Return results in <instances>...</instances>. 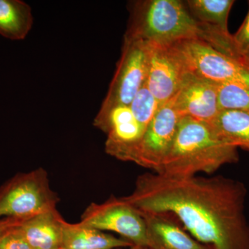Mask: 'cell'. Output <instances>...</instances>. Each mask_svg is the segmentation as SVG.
Listing matches in <instances>:
<instances>
[{
    "mask_svg": "<svg viewBox=\"0 0 249 249\" xmlns=\"http://www.w3.org/2000/svg\"><path fill=\"white\" fill-rule=\"evenodd\" d=\"M243 183L222 175L172 178L145 173L124 200L141 213L168 214L214 249H249Z\"/></svg>",
    "mask_w": 249,
    "mask_h": 249,
    "instance_id": "1",
    "label": "cell"
},
{
    "mask_svg": "<svg viewBox=\"0 0 249 249\" xmlns=\"http://www.w3.org/2000/svg\"><path fill=\"white\" fill-rule=\"evenodd\" d=\"M239 159L237 147L219 138L209 124L186 116L180 119L170 151L155 173L172 178L209 175Z\"/></svg>",
    "mask_w": 249,
    "mask_h": 249,
    "instance_id": "2",
    "label": "cell"
},
{
    "mask_svg": "<svg viewBox=\"0 0 249 249\" xmlns=\"http://www.w3.org/2000/svg\"><path fill=\"white\" fill-rule=\"evenodd\" d=\"M124 36L146 43L171 46L179 41L204 37L206 27L196 22L184 1H133Z\"/></svg>",
    "mask_w": 249,
    "mask_h": 249,
    "instance_id": "3",
    "label": "cell"
},
{
    "mask_svg": "<svg viewBox=\"0 0 249 249\" xmlns=\"http://www.w3.org/2000/svg\"><path fill=\"white\" fill-rule=\"evenodd\" d=\"M58 201L45 169L18 174L0 187V219L26 221L56 209Z\"/></svg>",
    "mask_w": 249,
    "mask_h": 249,
    "instance_id": "4",
    "label": "cell"
},
{
    "mask_svg": "<svg viewBox=\"0 0 249 249\" xmlns=\"http://www.w3.org/2000/svg\"><path fill=\"white\" fill-rule=\"evenodd\" d=\"M186 70L216 83H237L249 87V70L199 39L171 45Z\"/></svg>",
    "mask_w": 249,
    "mask_h": 249,
    "instance_id": "5",
    "label": "cell"
},
{
    "mask_svg": "<svg viewBox=\"0 0 249 249\" xmlns=\"http://www.w3.org/2000/svg\"><path fill=\"white\" fill-rule=\"evenodd\" d=\"M79 223L101 231L116 232L133 245L148 247L145 219L124 197L112 196L101 204L91 203Z\"/></svg>",
    "mask_w": 249,
    "mask_h": 249,
    "instance_id": "6",
    "label": "cell"
},
{
    "mask_svg": "<svg viewBox=\"0 0 249 249\" xmlns=\"http://www.w3.org/2000/svg\"><path fill=\"white\" fill-rule=\"evenodd\" d=\"M147 64L146 42L124 36L121 58L100 110H107L118 105L130 106L146 82Z\"/></svg>",
    "mask_w": 249,
    "mask_h": 249,
    "instance_id": "7",
    "label": "cell"
},
{
    "mask_svg": "<svg viewBox=\"0 0 249 249\" xmlns=\"http://www.w3.org/2000/svg\"><path fill=\"white\" fill-rule=\"evenodd\" d=\"M174 97L160 106L147 124L131 161L154 173L168 155L181 119L175 109Z\"/></svg>",
    "mask_w": 249,
    "mask_h": 249,
    "instance_id": "8",
    "label": "cell"
},
{
    "mask_svg": "<svg viewBox=\"0 0 249 249\" xmlns=\"http://www.w3.org/2000/svg\"><path fill=\"white\" fill-rule=\"evenodd\" d=\"M93 125L107 134L106 151L124 161H132L145 128L135 119L130 107L118 105L100 110Z\"/></svg>",
    "mask_w": 249,
    "mask_h": 249,
    "instance_id": "9",
    "label": "cell"
},
{
    "mask_svg": "<svg viewBox=\"0 0 249 249\" xmlns=\"http://www.w3.org/2000/svg\"><path fill=\"white\" fill-rule=\"evenodd\" d=\"M147 44L148 64L145 85L161 106L177 94L186 70L171 46Z\"/></svg>",
    "mask_w": 249,
    "mask_h": 249,
    "instance_id": "10",
    "label": "cell"
},
{
    "mask_svg": "<svg viewBox=\"0 0 249 249\" xmlns=\"http://www.w3.org/2000/svg\"><path fill=\"white\" fill-rule=\"evenodd\" d=\"M174 105L180 117H190L210 124L219 109L217 83L186 70Z\"/></svg>",
    "mask_w": 249,
    "mask_h": 249,
    "instance_id": "11",
    "label": "cell"
},
{
    "mask_svg": "<svg viewBox=\"0 0 249 249\" xmlns=\"http://www.w3.org/2000/svg\"><path fill=\"white\" fill-rule=\"evenodd\" d=\"M140 213L146 224L148 247L152 249H214L198 242L168 214Z\"/></svg>",
    "mask_w": 249,
    "mask_h": 249,
    "instance_id": "12",
    "label": "cell"
},
{
    "mask_svg": "<svg viewBox=\"0 0 249 249\" xmlns=\"http://www.w3.org/2000/svg\"><path fill=\"white\" fill-rule=\"evenodd\" d=\"M65 221L55 209L24 221L19 228L31 249H60Z\"/></svg>",
    "mask_w": 249,
    "mask_h": 249,
    "instance_id": "13",
    "label": "cell"
},
{
    "mask_svg": "<svg viewBox=\"0 0 249 249\" xmlns=\"http://www.w3.org/2000/svg\"><path fill=\"white\" fill-rule=\"evenodd\" d=\"M134 246L129 241L82 225L65 221L60 249H114Z\"/></svg>",
    "mask_w": 249,
    "mask_h": 249,
    "instance_id": "14",
    "label": "cell"
},
{
    "mask_svg": "<svg viewBox=\"0 0 249 249\" xmlns=\"http://www.w3.org/2000/svg\"><path fill=\"white\" fill-rule=\"evenodd\" d=\"M34 24L31 6L21 0H0V35L11 40L27 37Z\"/></svg>",
    "mask_w": 249,
    "mask_h": 249,
    "instance_id": "15",
    "label": "cell"
},
{
    "mask_svg": "<svg viewBox=\"0 0 249 249\" xmlns=\"http://www.w3.org/2000/svg\"><path fill=\"white\" fill-rule=\"evenodd\" d=\"M209 124L224 142L249 151V111H220Z\"/></svg>",
    "mask_w": 249,
    "mask_h": 249,
    "instance_id": "16",
    "label": "cell"
},
{
    "mask_svg": "<svg viewBox=\"0 0 249 249\" xmlns=\"http://www.w3.org/2000/svg\"><path fill=\"white\" fill-rule=\"evenodd\" d=\"M233 0H188L187 9L196 22L229 33L228 19Z\"/></svg>",
    "mask_w": 249,
    "mask_h": 249,
    "instance_id": "17",
    "label": "cell"
},
{
    "mask_svg": "<svg viewBox=\"0 0 249 249\" xmlns=\"http://www.w3.org/2000/svg\"><path fill=\"white\" fill-rule=\"evenodd\" d=\"M219 111H249V87L241 83H217Z\"/></svg>",
    "mask_w": 249,
    "mask_h": 249,
    "instance_id": "18",
    "label": "cell"
},
{
    "mask_svg": "<svg viewBox=\"0 0 249 249\" xmlns=\"http://www.w3.org/2000/svg\"><path fill=\"white\" fill-rule=\"evenodd\" d=\"M160 106V103L152 94L145 83L139 89L129 107L135 119L145 129Z\"/></svg>",
    "mask_w": 249,
    "mask_h": 249,
    "instance_id": "19",
    "label": "cell"
},
{
    "mask_svg": "<svg viewBox=\"0 0 249 249\" xmlns=\"http://www.w3.org/2000/svg\"><path fill=\"white\" fill-rule=\"evenodd\" d=\"M224 55L249 70V9L240 29L231 35L230 44Z\"/></svg>",
    "mask_w": 249,
    "mask_h": 249,
    "instance_id": "20",
    "label": "cell"
},
{
    "mask_svg": "<svg viewBox=\"0 0 249 249\" xmlns=\"http://www.w3.org/2000/svg\"><path fill=\"white\" fill-rule=\"evenodd\" d=\"M0 249H31L23 237L22 232L18 226L11 228L5 232L0 242Z\"/></svg>",
    "mask_w": 249,
    "mask_h": 249,
    "instance_id": "21",
    "label": "cell"
},
{
    "mask_svg": "<svg viewBox=\"0 0 249 249\" xmlns=\"http://www.w3.org/2000/svg\"><path fill=\"white\" fill-rule=\"evenodd\" d=\"M24 222V221L14 219V218H4V219H0V242H1L5 232L7 231L9 229L13 227H18Z\"/></svg>",
    "mask_w": 249,
    "mask_h": 249,
    "instance_id": "22",
    "label": "cell"
},
{
    "mask_svg": "<svg viewBox=\"0 0 249 249\" xmlns=\"http://www.w3.org/2000/svg\"><path fill=\"white\" fill-rule=\"evenodd\" d=\"M127 249H152L146 247H141V246H132V247H129Z\"/></svg>",
    "mask_w": 249,
    "mask_h": 249,
    "instance_id": "23",
    "label": "cell"
}]
</instances>
